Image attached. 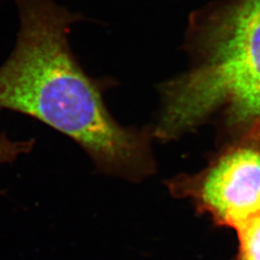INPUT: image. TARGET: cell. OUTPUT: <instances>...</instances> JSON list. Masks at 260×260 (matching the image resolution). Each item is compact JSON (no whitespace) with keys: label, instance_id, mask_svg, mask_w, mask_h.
Returning <instances> with one entry per match:
<instances>
[{"label":"cell","instance_id":"cell-1","mask_svg":"<svg viewBox=\"0 0 260 260\" xmlns=\"http://www.w3.org/2000/svg\"><path fill=\"white\" fill-rule=\"evenodd\" d=\"M19 30L0 65V110L30 116L74 140L101 173L140 182L156 173L152 127L121 126L103 99L104 83L86 74L70 45L84 16L56 0H13Z\"/></svg>","mask_w":260,"mask_h":260},{"label":"cell","instance_id":"cell-3","mask_svg":"<svg viewBox=\"0 0 260 260\" xmlns=\"http://www.w3.org/2000/svg\"><path fill=\"white\" fill-rule=\"evenodd\" d=\"M170 194L201 214L237 228L260 214V118L234 136L207 166L166 181Z\"/></svg>","mask_w":260,"mask_h":260},{"label":"cell","instance_id":"cell-4","mask_svg":"<svg viewBox=\"0 0 260 260\" xmlns=\"http://www.w3.org/2000/svg\"><path fill=\"white\" fill-rule=\"evenodd\" d=\"M240 247L237 260H260V214L237 228Z\"/></svg>","mask_w":260,"mask_h":260},{"label":"cell","instance_id":"cell-5","mask_svg":"<svg viewBox=\"0 0 260 260\" xmlns=\"http://www.w3.org/2000/svg\"><path fill=\"white\" fill-rule=\"evenodd\" d=\"M35 140H23L16 141L8 138L6 133L0 135V165L13 162L21 155L29 153L34 148ZM0 194L3 192L0 191Z\"/></svg>","mask_w":260,"mask_h":260},{"label":"cell","instance_id":"cell-2","mask_svg":"<svg viewBox=\"0 0 260 260\" xmlns=\"http://www.w3.org/2000/svg\"><path fill=\"white\" fill-rule=\"evenodd\" d=\"M190 67L159 88L154 139L177 140L211 121L237 136L260 118V0H213L191 12Z\"/></svg>","mask_w":260,"mask_h":260}]
</instances>
